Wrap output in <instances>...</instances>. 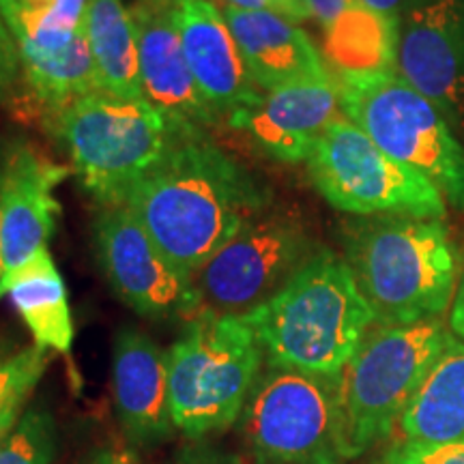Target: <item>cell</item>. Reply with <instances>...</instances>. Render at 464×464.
Instances as JSON below:
<instances>
[{
  "label": "cell",
  "mask_w": 464,
  "mask_h": 464,
  "mask_svg": "<svg viewBox=\"0 0 464 464\" xmlns=\"http://www.w3.org/2000/svg\"><path fill=\"white\" fill-rule=\"evenodd\" d=\"M56 451V423L48 411H24L14 432L0 448V464H52Z\"/></svg>",
  "instance_id": "26"
},
{
  "label": "cell",
  "mask_w": 464,
  "mask_h": 464,
  "mask_svg": "<svg viewBox=\"0 0 464 464\" xmlns=\"http://www.w3.org/2000/svg\"><path fill=\"white\" fill-rule=\"evenodd\" d=\"M17 50L22 61L20 106L44 119L50 130L75 102L102 91L84 28L63 48L17 45Z\"/></svg>",
  "instance_id": "20"
},
{
  "label": "cell",
  "mask_w": 464,
  "mask_h": 464,
  "mask_svg": "<svg viewBox=\"0 0 464 464\" xmlns=\"http://www.w3.org/2000/svg\"><path fill=\"white\" fill-rule=\"evenodd\" d=\"M22 61L14 33L0 17V106H20Z\"/></svg>",
  "instance_id": "27"
},
{
  "label": "cell",
  "mask_w": 464,
  "mask_h": 464,
  "mask_svg": "<svg viewBox=\"0 0 464 464\" xmlns=\"http://www.w3.org/2000/svg\"><path fill=\"white\" fill-rule=\"evenodd\" d=\"M269 205V188L208 133L174 136L127 200L161 252L189 276Z\"/></svg>",
  "instance_id": "1"
},
{
  "label": "cell",
  "mask_w": 464,
  "mask_h": 464,
  "mask_svg": "<svg viewBox=\"0 0 464 464\" xmlns=\"http://www.w3.org/2000/svg\"><path fill=\"white\" fill-rule=\"evenodd\" d=\"M450 329H451V334H454L458 340L464 342V269H462L460 282H458L454 301H451Z\"/></svg>",
  "instance_id": "32"
},
{
  "label": "cell",
  "mask_w": 464,
  "mask_h": 464,
  "mask_svg": "<svg viewBox=\"0 0 464 464\" xmlns=\"http://www.w3.org/2000/svg\"><path fill=\"white\" fill-rule=\"evenodd\" d=\"M357 5H362V0H310L312 14L321 22L323 28H327L335 17L344 14L346 9L357 7Z\"/></svg>",
  "instance_id": "31"
},
{
  "label": "cell",
  "mask_w": 464,
  "mask_h": 464,
  "mask_svg": "<svg viewBox=\"0 0 464 464\" xmlns=\"http://www.w3.org/2000/svg\"><path fill=\"white\" fill-rule=\"evenodd\" d=\"M396 72L464 136V0H423L402 15Z\"/></svg>",
  "instance_id": "13"
},
{
  "label": "cell",
  "mask_w": 464,
  "mask_h": 464,
  "mask_svg": "<svg viewBox=\"0 0 464 464\" xmlns=\"http://www.w3.org/2000/svg\"><path fill=\"white\" fill-rule=\"evenodd\" d=\"M84 464H138V460L136 456L127 450H103L97 451V454Z\"/></svg>",
  "instance_id": "34"
},
{
  "label": "cell",
  "mask_w": 464,
  "mask_h": 464,
  "mask_svg": "<svg viewBox=\"0 0 464 464\" xmlns=\"http://www.w3.org/2000/svg\"><path fill=\"white\" fill-rule=\"evenodd\" d=\"M379 324L440 318L458 288V260L439 218L359 216L344 226V256Z\"/></svg>",
  "instance_id": "3"
},
{
  "label": "cell",
  "mask_w": 464,
  "mask_h": 464,
  "mask_svg": "<svg viewBox=\"0 0 464 464\" xmlns=\"http://www.w3.org/2000/svg\"><path fill=\"white\" fill-rule=\"evenodd\" d=\"M150 3H155V5H164V7H172L174 0H150Z\"/></svg>",
  "instance_id": "38"
},
{
  "label": "cell",
  "mask_w": 464,
  "mask_h": 464,
  "mask_svg": "<svg viewBox=\"0 0 464 464\" xmlns=\"http://www.w3.org/2000/svg\"><path fill=\"white\" fill-rule=\"evenodd\" d=\"M241 432L256 464H338V376L271 368L254 385Z\"/></svg>",
  "instance_id": "10"
},
{
  "label": "cell",
  "mask_w": 464,
  "mask_h": 464,
  "mask_svg": "<svg viewBox=\"0 0 464 464\" xmlns=\"http://www.w3.org/2000/svg\"><path fill=\"white\" fill-rule=\"evenodd\" d=\"M400 20L363 3L346 9L324 28V61L338 73L396 72Z\"/></svg>",
  "instance_id": "22"
},
{
  "label": "cell",
  "mask_w": 464,
  "mask_h": 464,
  "mask_svg": "<svg viewBox=\"0 0 464 464\" xmlns=\"http://www.w3.org/2000/svg\"><path fill=\"white\" fill-rule=\"evenodd\" d=\"M14 9H15V0H0V17H3L7 26H11V20H14Z\"/></svg>",
  "instance_id": "36"
},
{
  "label": "cell",
  "mask_w": 464,
  "mask_h": 464,
  "mask_svg": "<svg viewBox=\"0 0 464 464\" xmlns=\"http://www.w3.org/2000/svg\"><path fill=\"white\" fill-rule=\"evenodd\" d=\"M172 7L150 0H138L131 7L142 97L164 116L172 136L208 133L222 116L205 100L189 72Z\"/></svg>",
  "instance_id": "14"
},
{
  "label": "cell",
  "mask_w": 464,
  "mask_h": 464,
  "mask_svg": "<svg viewBox=\"0 0 464 464\" xmlns=\"http://www.w3.org/2000/svg\"><path fill=\"white\" fill-rule=\"evenodd\" d=\"M222 3H224V7H235V9H246V11H265L263 0H222Z\"/></svg>",
  "instance_id": "35"
},
{
  "label": "cell",
  "mask_w": 464,
  "mask_h": 464,
  "mask_svg": "<svg viewBox=\"0 0 464 464\" xmlns=\"http://www.w3.org/2000/svg\"><path fill=\"white\" fill-rule=\"evenodd\" d=\"M318 252L297 208L271 202L194 274L200 310L246 316Z\"/></svg>",
  "instance_id": "9"
},
{
  "label": "cell",
  "mask_w": 464,
  "mask_h": 464,
  "mask_svg": "<svg viewBox=\"0 0 464 464\" xmlns=\"http://www.w3.org/2000/svg\"><path fill=\"white\" fill-rule=\"evenodd\" d=\"M340 91L335 78L312 80L266 91L252 106L226 119L266 158L284 164L307 161L324 130L340 119Z\"/></svg>",
  "instance_id": "15"
},
{
  "label": "cell",
  "mask_w": 464,
  "mask_h": 464,
  "mask_svg": "<svg viewBox=\"0 0 464 464\" xmlns=\"http://www.w3.org/2000/svg\"><path fill=\"white\" fill-rule=\"evenodd\" d=\"M365 7L381 11V14L402 17L409 14L411 9H415L417 5H421L423 0H362Z\"/></svg>",
  "instance_id": "33"
},
{
  "label": "cell",
  "mask_w": 464,
  "mask_h": 464,
  "mask_svg": "<svg viewBox=\"0 0 464 464\" xmlns=\"http://www.w3.org/2000/svg\"><path fill=\"white\" fill-rule=\"evenodd\" d=\"M222 14L260 91L334 78L312 39L284 17L235 7H224Z\"/></svg>",
  "instance_id": "18"
},
{
  "label": "cell",
  "mask_w": 464,
  "mask_h": 464,
  "mask_svg": "<svg viewBox=\"0 0 464 464\" xmlns=\"http://www.w3.org/2000/svg\"><path fill=\"white\" fill-rule=\"evenodd\" d=\"M305 164L318 194L338 211L351 216H448L443 194L430 179L390 158L346 116L324 130Z\"/></svg>",
  "instance_id": "8"
},
{
  "label": "cell",
  "mask_w": 464,
  "mask_h": 464,
  "mask_svg": "<svg viewBox=\"0 0 464 464\" xmlns=\"http://www.w3.org/2000/svg\"><path fill=\"white\" fill-rule=\"evenodd\" d=\"M172 15L189 72L224 121L263 97L216 3L174 0Z\"/></svg>",
  "instance_id": "16"
},
{
  "label": "cell",
  "mask_w": 464,
  "mask_h": 464,
  "mask_svg": "<svg viewBox=\"0 0 464 464\" xmlns=\"http://www.w3.org/2000/svg\"><path fill=\"white\" fill-rule=\"evenodd\" d=\"M89 0H15L11 33L17 45L54 50L84 28Z\"/></svg>",
  "instance_id": "24"
},
{
  "label": "cell",
  "mask_w": 464,
  "mask_h": 464,
  "mask_svg": "<svg viewBox=\"0 0 464 464\" xmlns=\"http://www.w3.org/2000/svg\"><path fill=\"white\" fill-rule=\"evenodd\" d=\"M5 297L33 334L34 346L69 355L73 344V321L67 288L58 274L50 249H44L9 277Z\"/></svg>",
  "instance_id": "21"
},
{
  "label": "cell",
  "mask_w": 464,
  "mask_h": 464,
  "mask_svg": "<svg viewBox=\"0 0 464 464\" xmlns=\"http://www.w3.org/2000/svg\"><path fill=\"white\" fill-rule=\"evenodd\" d=\"M45 348L28 346L0 365V448L26 411V402L48 368Z\"/></svg>",
  "instance_id": "25"
},
{
  "label": "cell",
  "mask_w": 464,
  "mask_h": 464,
  "mask_svg": "<svg viewBox=\"0 0 464 464\" xmlns=\"http://www.w3.org/2000/svg\"><path fill=\"white\" fill-rule=\"evenodd\" d=\"M172 421L189 439L239 420L265 353L243 316L200 310L166 353Z\"/></svg>",
  "instance_id": "5"
},
{
  "label": "cell",
  "mask_w": 464,
  "mask_h": 464,
  "mask_svg": "<svg viewBox=\"0 0 464 464\" xmlns=\"http://www.w3.org/2000/svg\"><path fill=\"white\" fill-rule=\"evenodd\" d=\"M342 114L400 164L430 179L464 211V147L434 103L398 72L338 73Z\"/></svg>",
  "instance_id": "6"
},
{
  "label": "cell",
  "mask_w": 464,
  "mask_h": 464,
  "mask_svg": "<svg viewBox=\"0 0 464 464\" xmlns=\"http://www.w3.org/2000/svg\"><path fill=\"white\" fill-rule=\"evenodd\" d=\"M112 396L116 415L133 443L153 445L172 434L168 357L149 335L125 327L112 351Z\"/></svg>",
  "instance_id": "17"
},
{
  "label": "cell",
  "mask_w": 464,
  "mask_h": 464,
  "mask_svg": "<svg viewBox=\"0 0 464 464\" xmlns=\"http://www.w3.org/2000/svg\"><path fill=\"white\" fill-rule=\"evenodd\" d=\"M84 33L100 89L121 97H142L136 26L123 0H89Z\"/></svg>",
  "instance_id": "23"
},
{
  "label": "cell",
  "mask_w": 464,
  "mask_h": 464,
  "mask_svg": "<svg viewBox=\"0 0 464 464\" xmlns=\"http://www.w3.org/2000/svg\"><path fill=\"white\" fill-rule=\"evenodd\" d=\"M174 464H237L230 456L208 448V445H191L183 450Z\"/></svg>",
  "instance_id": "30"
},
{
  "label": "cell",
  "mask_w": 464,
  "mask_h": 464,
  "mask_svg": "<svg viewBox=\"0 0 464 464\" xmlns=\"http://www.w3.org/2000/svg\"><path fill=\"white\" fill-rule=\"evenodd\" d=\"M265 11L284 17V20L295 24V22H305L314 17L310 7V0H263Z\"/></svg>",
  "instance_id": "29"
},
{
  "label": "cell",
  "mask_w": 464,
  "mask_h": 464,
  "mask_svg": "<svg viewBox=\"0 0 464 464\" xmlns=\"http://www.w3.org/2000/svg\"><path fill=\"white\" fill-rule=\"evenodd\" d=\"M450 338L440 318L370 329L338 376L342 458L362 456L392 437Z\"/></svg>",
  "instance_id": "4"
},
{
  "label": "cell",
  "mask_w": 464,
  "mask_h": 464,
  "mask_svg": "<svg viewBox=\"0 0 464 464\" xmlns=\"http://www.w3.org/2000/svg\"><path fill=\"white\" fill-rule=\"evenodd\" d=\"M65 142L72 168L100 207L127 205L133 188L174 140L166 119L144 97L92 92L52 127Z\"/></svg>",
  "instance_id": "7"
},
{
  "label": "cell",
  "mask_w": 464,
  "mask_h": 464,
  "mask_svg": "<svg viewBox=\"0 0 464 464\" xmlns=\"http://www.w3.org/2000/svg\"><path fill=\"white\" fill-rule=\"evenodd\" d=\"M269 368L340 376L376 316L346 260L318 249L286 286L243 316Z\"/></svg>",
  "instance_id": "2"
},
{
  "label": "cell",
  "mask_w": 464,
  "mask_h": 464,
  "mask_svg": "<svg viewBox=\"0 0 464 464\" xmlns=\"http://www.w3.org/2000/svg\"><path fill=\"white\" fill-rule=\"evenodd\" d=\"M14 355H15L14 344H11L7 338H3V335H0V365H3L5 362H9Z\"/></svg>",
  "instance_id": "37"
},
{
  "label": "cell",
  "mask_w": 464,
  "mask_h": 464,
  "mask_svg": "<svg viewBox=\"0 0 464 464\" xmlns=\"http://www.w3.org/2000/svg\"><path fill=\"white\" fill-rule=\"evenodd\" d=\"M382 464H464V443L437 445V448H411L392 445Z\"/></svg>",
  "instance_id": "28"
},
{
  "label": "cell",
  "mask_w": 464,
  "mask_h": 464,
  "mask_svg": "<svg viewBox=\"0 0 464 464\" xmlns=\"http://www.w3.org/2000/svg\"><path fill=\"white\" fill-rule=\"evenodd\" d=\"M393 445L464 443V342L451 334L443 355L393 426Z\"/></svg>",
  "instance_id": "19"
},
{
  "label": "cell",
  "mask_w": 464,
  "mask_h": 464,
  "mask_svg": "<svg viewBox=\"0 0 464 464\" xmlns=\"http://www.w3.org/2000/svg\"><path fill=\"white\" fill-rule=\"evenodd\" d=\"M92 232L97 260L110 288L136 314L185 321L198 314L194 276L161 252L130 207H102Z\"/></svg>",
  "instance_id": "11"
},
{
  "label": "cell",
  "mask_w": 464,
  "mask_h": 464,
  "mask_svg": "<svg viewBox=\"0 0 464 464\" xmlns=\"http://www.w3.org/2000/svg\"><path fill=\"white\" fill-rule=\"evenodd\" d=\"M72 172L28 138L0 133V299L9 277L48 249L63 211L54 191Z\"/></svg>",
  "instance_id": "12"
}]
</instances>
